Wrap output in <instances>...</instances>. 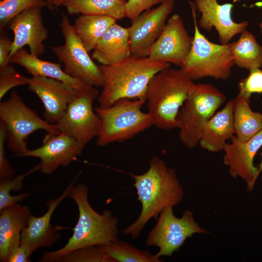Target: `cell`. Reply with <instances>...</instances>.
<instances>
[{"mask_svg": "<svg viewBox=\"0 0 262 262\" xmlns=\"http://www.w3.org/2000/svg\"><path fill=\"white\" fill-rule=\"evenodd\" d=\"M0 122L5 128L8 147L14 153L13 157H19L28 149L27 140L35 131L60 133L56 125L41 118L15 90L7 100L0 103Z\"/></svg>", "mask_w": 262, "mask_h": 262, "instance_id": "obj_8", "label": "cell"}, {"mask_svg": "<svg viewBox=\"0 0 262 262\" xmlns=\"http://www.w3.org/2000/svg\"><path fill=\"white\" fill-rule=\"evenodd\" d=\"M0 212V262H8L11 252L20 245L21 233L32 214L28 207L17 203Z\"/></svg>", "mask_w": 262, "mask_h": 262, "instance_id": "obj_20", "label": "cell"}, {"mask_svg": "<svg viewBox=\"0 0 262 262\" xmlns=\"http://www.w3.org/2000/svg\"><path fill=\"white\" fill-rule=\"evenodd\" d=\"M225 145L223 151V163L229 167V176L240 178L246 185L247 191L253 190L259 176L258 167L254 164V158L262 147V130L248 140L242 142L235 135Z\"/></svg>", "mask_w": 262, "mask_h": 262, "instance_id": "obj_15", "label": "cell"}, {"mask_svg": "<svg viewBox=\"0 0 262 262\" xmlns=\"http://www.w3.org/2000/svg\"><path fill=\"white\" fill-rule=\"evenodd\" d=\"M88 195V189L85 184L78 183L72 187L70 197L74 200L79 211L73 234L63 247L45 252L39 262H54L75 249L91 246H106L118 239V218L109 209H105L102 213L96 212L90 204Z\"/></svg>", "mask_w": 262, "mask_h": 262, "instance_id": "obj_2", "label": "cell"}, {"mask_svg": "<svg viewBox=\"0 0 262 262\" xmlns=\"http://www.w3.org/2000/svg\"><path fill=\"white\" fill-rule=\"evenodd\" d=\"M195 83L181 68H165L149 82L146 95L153 125L160 129L177 128L178 112Z\"/></svg>", "mask_w": 262, "mask_h": 262, "instance_id": "obj_4", "label": "cell"}, {"mask_svg": "<svg viewBox=\"0 0 262 262\" xmlns=\"http://www.w3.org/2000/svg\"><path fill=\"white\" fill-rule=\"evenodd\" d=\"M157 220V223L147 235L146 243L147 246L159 248L155 255L160 258L171 257L187 238L195 234H209L200 227L190 210H185L182 216L178 217L174 214L173 207H168L160 213Z\"/></svg>", "mask_w": 262, "mask_h": 262, "instance_id": "obj_10", "label": "cell"}, {"mask_svg": "<svg viewBox=\"0 0 262 262\" xmlns=\"http://www.w3.org/2000/svg\"><path fill=\"white\" fill-rule=\"evenodd\" d=\"M54 262H115L103 250L101 246H91L72 250Z\"/></svg>", "mask_w": 262, "mask_h": 262, "instance_id": "obj_31", "label": "cell"}, {"mask_svg": "<svg viewBox=\"0 0 262 262\" xmlns=\"http://www.w3.org/2000/svg\"><path fill=\"white\" fill-rule=\"evenodd\" d=\"M175 6L174 0H166L158 7L148 9L132 21L127 28L132 55L146 57L157 40Z\"/></svg>", "mask_w": 262, "mask_h": 262, "instance_id": "obj_13", "label": "cell"}, {"mask_svg": "<svg viewBox=\"0 0 262 262\" xmlns=\"http://www.w3.org/2000/svg\"><path fill=\"white\" fill-rule=\"evenodd\" d=\"M117 20L108 16L81 15L73 25L78 37L86 50H93L97 42Z\"/></svg>", "mask_w": 262, "mask_h": 262, "instance_id": "obj_25", "label": "cell"}, {"mask_svg": "<svg viewBox=\"0 0 262 262\" xmlns=\"http://www.w3.org/2000/svg\"><path fill=\"white\" fill-rule=\"evenodd\" d=\"M133 186L141 203V210L136 220L122 230L124 236L137 238L148 221L157 219L160 213L168 207L179 205L184 196V190L175 170L167 166L158 157L151 158L145 173L130 174Z\"/></svg>", "mask_w": 262, "mask_h": 262, "instance_id": "obj_1", "label": "cell"}, {"mask_svg": "<svg viewBox=\"0 0 262 262\" xmlns=\"http://www.w3.org/2000/svg\"><path fill=\"white\" fill-rule=\"evenodd\" d=\"M49 5V9L53 10V2L54 0H45Z\"/></svg>", "mask_w": 262, "mask_h": 262, "instance_id": "obj_39", "label": "cell"}, {"mask_svg": "<svg viewBox=\"0 0 262 262\" xmlns=\"http://www.w3.org/2000/svg\"><path fill=\"white\" fill-rule=\"evenodd\" d=\"M193 37L189 35L180 16L172 15L167 20L161 35L149 48L150 59L181 67L191 50Z\"/></svg>", "mask_w": 262, "mask_h": 262, "instance_id": "obj_12", "label": "cell"}, {"mask_svg": "<svg viewBox=\"0 0 262 262\" xmlns=\"http://www.w3.org/2000/svg\"><path fill=\"white\" fill-rule=\"evenodd\" d=\"M239 95L250 98L253 94L262 93V70L254 68L249 70L247 76L238 84Z\"/></svg>", "mask_w": 262, "mask_h": 262, "instance_id": "obj_33", "label": "cell"}, {"mask_svg": "<svg viewBox=\"0 0 262 262\" xmlns=\"http://www.w3.org/2000/svg\"><path fill=\"white\" fill-rule=\"evenodd\" d=\"M230 45L234 64L239 67L249 71L262 66V46L252 33L246 30Z\"/></svg>", "mask_w": 262, "mask_h": 262, "instance_id": "obj_27", "label": "cell"}, {"mask_svg": "<svg viewBox=\"0 0 262 262\" xmlns=\"http://www.w3.org/2000/svg\"><path fill=\"white\" fill-rule=\"evenodd\" d=\"M260 156L261 157V161L260 164H259L258 167V174L260 175V173L262 171V151L260 153Z\"/></svg>", "mask_w": 262, "mask_h": 262, "instance_id": "obj_40", "label": "cell"}, {"mask_svg": "<svg viewBox=\"0 0 262 262\" xmlns=\"http://www.w3.org/2000/svg\"><path fill=\"white\" fill-rule=\"evenodd\" d=\"M145 102L144 100L124 98L107 107H96L94 110L101 122L97 145L103 147L131 139L153 125L149 114L141 110Z\"/></svg>", "mask_w": 262, "mask_h": 262, "instance_id": "obj_6", "label": "cell"}, {"mask_svg": "<svg viewBox=\"0 0 262 262\" xmlns=\"http://www.w3.org/2000/svg\"><path fill=\"white\" fill-rule=\"evenodd\" d=\"M127 0H67L62 5L69 15L105 16L117 20L125 17Z\"/></svg>", "mask_w": 262, "mask_h": 262, "instance_id": "obj_26", "label": "cell"}, {"mask_svg": "<svg viewBox=\"0 0 262 262\" xmlns=\"http://www.w3.org/2000/svg\"><path fill=\"white\" fill-rule=\"evenodd\" d=\"M8 63L22 66L32 77H44L60 81L75 89H80L88 86L75 79L61 68V64L45 61L32 54L24 48L17 50L9 59Z\"/></svg>", "mask_w": 262, "mask_h": 262, "instance_id": "obj_23", "label": "cell"}, {"mask_svg": "<svg viewBox=\"0 0 262 262\" xmlns=\"http://www.w3.org/2000/svg\"><path fill=\"white\" fill-rule=\"evenodd\" d=\"M31 255L28 250L20 245L11 252L8 262H29L31 261Z\"/></svg>", "mask_w": 262, "mask_h": 262, "instance_id": "obj_37", "label": "cell"}, {"mask_svg": "<svg viewBox=\"0 0 262 262\" xmlns=\"http://www.w3.org/2000/svg\"><path fill=\"white\" fill-rule=\"evenodd\" d=\"M47 7L45 0H1L0 1V29L9 24L15 16L26 10L34 7Z\"/></svg>", "mask_w": 262, "mask_h": 262, "instance_id": "obj_30", "label": "cell"}, {"mask_svg": "<svg viewBox=\"0 0 262 262\" xmlns=\"http://www.w3.org/2000/svg\"><path fill=\"white\" fill-rule=\"evenodd\" d=\"M78 174L69 183L59 197L46 202L47 211L42 216L31 215L27 226L21 233L20 245L25 247L32 255L40 247H50L60 238L59 231L66 228L50 224V219L55 209L64 199L70 196L71 192Z\"/></svg>", "mask_w": 262, "mask_h": 262, "instance_id": "obj_17", "label": "cell"}, {"mask_svg": "<svg viewBox=\"0 0 262 262\" xmlns=\"http://www.w3.org/2000/svg\"><path fill=\"white\" fill-rule=\"evenodd\" d=\"M226 100V95L210 84H193L176 118L182 144L189 148L199 145L206 124Z\"/></svg>", "mask_w": 262, "mask_h": 262, "instance_id": "obj_5", "label": "cell"}, {"mask_svg": "<svg viewBox=\"0 0 262 262\" xmlns=\"http://www.w3.org/2000/svg\"><path fill=\"white\" fill-rule=\"evenodd\" d=\"M104 252L115 262H162L163 259L147 250H140L119 239L109 245L101 246Z\"/></svg>", "mask_w": 262, "mask_h": 262, "instance_id": "obj_28", "label": "cell"}, {"mask_svg": "<svg viewBox=\"0 0 262 262\" xmlns=\"http://www.w3.org/2000/svg\"><path fill=\"white\" fill-rule=\"evenodd\" d=\"M260 28L261 29V33H262V21H261V23L260 24Z\"/></svg>", "mask_w": 262, "mask_h": 262, "instance_id": "obj_41", "label": "cell"}, {"mask_svg": "<svg viewBox=\"0 0 262 262\" xmlns=\"http://www.w3.org/2000/svg\"><path fill=\"white\" fill-rule=\"evenodd\" d=\"M28 78L17 71L12 64L0 68V99L12 88L27 85Z\"/></svg>", "mask_w": 262, "mask_h": 262, "instance_id": "obj_32", "label": "cell"}, {"mask_svg": "<svg viewBox=\"0 0 262 262\" xmlns=\"http://www.w3.org/2000/svg\"><path fill=\"white\" fill-rule=\"evenodd\" d=\"M13 40L2 31L0 35V68L8 64Z\"/></svg>", "mask_w": 262, "mask_h": 262, "instance_id": "obj_36", "label": "cell"}, {"mask_svg": "<svg viewBox=\"0 0 262 262\" xmlns=\"http://www.w3.org/2000/svg\"><path fill=\"white\" fill-rule=\"evenodd\" d=\"M39 164L25 173L20 174L11 179L0 181V211L4 208L16 203L25 199L29 193H21L12 196V191H20L23 187V181L25 178L37 171H39Z\"/></svg>", "mask_w": 262, "mask_h": 262, "instance_id": "obj_29", "label": "cell"}, {"mask_svg": "<svg viewBox=\"0 0 262 262\" xmlns=\"http://www.w3.org/2000/svg\"><path fill=\"white\" fill-rule=\"evenodd\" d=\"M194 23V35L191 50L180 67L193 80L205 77L227 81L234 65L230 43L217 44L209 40L199 31L195 7L191 4Z\"/></svg>", "mask_w": 262, "mask_h": 262, "instance_id": "obj_7", "label": "cell"}, {"mask_svg": "<svg viewBox=\"0 0 262 262\" xmlns=\"http://www.w3.org/2000/svg\"><path fill=\"white\" fill-rule=\"evenodd\" d=\"M235 135L242 142L248 140L262 130V114L253 111L250 98L238 94L233 99Z\"/></svg>", "mask_w": 262, "mask_h": 262, "instance_id": "obj_24", "label": "cell"}, {"mask_svg": "<svg viewBox=\"0 0 262 262\" xmlns=\"http://www.w3.org/2000/svg\"><path fill=\"white\" fill-rule=\"evenodd\" d=\"M59 26L64 43L51 46L50 49L59 62L63 64L65 73L90 86L102 87L103 79L98 66L90 57L65 14H62Z\"/></svg>", "mask_w": 262, "mask_h": 262, "instance_id": "obj_9", "label": "cell"}, {"mask_svg": "<svg viewBox=\"0 0 262 262\" xmlns=\"http://www.w3.org/2000/svg\"><path fill=\"white\" fill-rule=\"evenodd\" d=\"M42 8L39 6L29 8L8 24V29L14 35L9 58L25 46H28L32 54L37 57L45 52L44 42L48 37L49 32L43 21Z\"/></svg>", "mask_w": 262, "mask_h": 262, "instance_id": "obj_16", "label": "cell"}, {"mask_svg": "<svg viewBox=\"0 0 262 262\" xmlns=\"http://www.w3.org/2000/svg\"><path fill=\"white\" fill-rule=\"evenodd\" d=\"M7 141L5 128L0 122V181L11 180L14 177L15 172L8 161L5 151Z\"/></svg>", "mask_w": 262, "mask_h": 262, "instance_id": "obj_34", "label": "cell"}, {"mask_svg": "<svg viewBox=\"0 0 262 262\" xmlns=\"http://www.w3.org/2000/svg\"><path fill=\"white\" fill-rule=\"evenodd\" d=\"M27 85L42 101L45 120L53 125L58 123L80 90L60 81L39 76L29 78Z\"/></svg>", "mask_w": 262, "mask_h": 262, "instance_id": "obj_18", "label": "cell"}, {"mask_svg": "<svg viewBox=\"0 0 262 262\" xmlns=\"http://www.w3.org/2000/svg\"><path fill=\"white\" fill-rule=\"evenodd\" d=\"M98 96L95 87L88 86L80 89L56 124L59 132L85 145L97 137L101 122L93 105Z\"/></svg>", "mask_w": 262, "mask_h": 262, "instance_id": "obj_11", "label": "cell"}, {"mask_svg": "<svg viewBox=\"0 0 262 262\" xmlns=\"http://www.w3.org/2000/svg\"><path fill=\"white\" fill-rule=\"evenodd\" d=\"M233 2H239L241 0H231Z\"/></svg>", "mask_w": 262, "mask_h": 262, "instance_id": "obj_42", "label": "cell"}, {"mask_svg": "<svg viewBox=\"0 0 262 262\" xmlns=\"http://www.w3.org/2000/svg\"><path fill=\"white\" fill-rule=\"evenodd\" d=\"M85 146L62 133H47L43 138L42 146L36 149H28L19 157L39 158V171L49 175L60 166H66L77 160Z\"/></svg>", "mask_w": 262, "mask_h": 262, "instance_id": "obj_14", "label": "cell"}, {"mask_svg": "<svg viewBox=\"0 0 262 262\" xmlns=\"http://www.w3.org/2000/svg\"><path fill=\"white\" fill-rule=\"evenodd\" d=\"M166 0H128L125 6V16L131 21L152 6Z\"/></svg>", "mask_w": 262, "mask_h": 262, "instance_id": "obj_35", "label": "cell"}, {"mask_svg": "<svg viewBox=\"0 0 262 262\" xmlns=\"http://www.w3.org/2000/svg\"><path fill=\"white\" fill-rule=\"evenodd\" d=\"M67 0H54L53 2V7H58L62 6V4Z\"/></svg>", "mask_w": 262, "mask_h": 262, "instance_id": "obj_38", "label": "cell"}, {"mask_svg": "<svg viewBox=\"0 0 262 262\" xmlns=\"http://www.w3.org/2000/svg\"><path fill=\"white\" fill-rule=\"evenodd\" d=\"M194 2L201 14L199 25L207 32L214 28L221 44L229 43L234 36L241 34L248 26L247 21L236 22L232 19L231 3L220 4L217 0H194Z\"/></svg>", "mask_w": 262, "mask_h": 262, "instance_id": "obj_19", "label": "cell"}, {"mask_svg": "<svg viewBox=\"0 0 262 262\" xmlns=\"http://www.w3.org/2000/svg\"><path fill=\"white\" fill-rule=\"evenodd\" d=\"M92 58L100 65H111L131 55L128 28L116 23L111 26L97 42Z\"/></svg>", "mask_w": 262, "mask_h": 262, "instance_id": "obj_22", "label": "cell"}, {"mask_svg": "<svg viewBox=\"0 0 262 262\" xmlns=\"http://www.w3.org/2000/svg\"><path fill=\"white\" fill-rule=\"evenodd\" d=\"M103 79L98 96L99 107H107L121 98L146 101L147 88L152 77L170 67V64L150 59L147 56L131 55L111 65H98Z\"/></svg>", "mask_w": 262, "mask_h": 262, "instance_id": "obj_3", "label": "cell"}, {"mask_svg": "<svg viewBox=\"0 0 262 262\" xmlns=\"http://www.w3.org/2000/svg\"><path fill=\"white\" fill-rule=\"evenodd\" d=\"M233 107L230 99L208 121L199 142L201 148L211 152L223 150L227 141L235 135Z\"/></svg>", "mask_w": 262, "mask_h": 262, "instance_id": "obj_21", "label": "cell"}]
</instances>
